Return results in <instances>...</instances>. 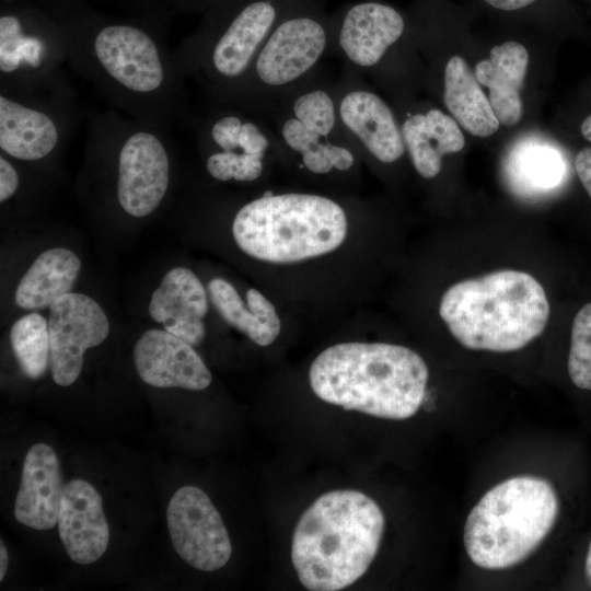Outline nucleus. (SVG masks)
<instances>
[{
    "instance_id": "f8f14e48",
    "label": "nucleus",
    "mask_w": 591,
    "mask_h": 591,
    "mask_svg": "<svg viewBox=\"0 0 591 591\" xmlns=\"http://www.w3.org/2000/svg\"><path fill=\"white\" fill-rule=\"evenodd\" d=\"M109 332L103 309L85 294L69 292L49 306V367L55 383L69 386L78 379L88 348L102 344Z\"/></svg>"
},
{
    "instance_id": "423d86ee",
    "label": "nucleus",
    "mask_w": 591,
    "mask_h": 591,
    "mask_svg": "<svg viewBox=\"0 0 591 591\" xmlns=\"http://www.w3.org/2000/svg\"><path fill=\"white\" fill-rule=\"evenodd\" d=\"M559 510L554 487L536 476H515L489 489L472 508L463 541L470 559L488 570L526 559L554 526Z\"/></svg>"
},
{
    "instance_id": "b1692460",
    "label": "nucleus",
    "mask_w": 591,
    "mask_h": 591,
    "mask_svg": "<svg viewBox=\"0 0 591 591\" xmlns=\"http://www.w3.org/2000/svg\"><path fill=\"white\" fill-rule=\"evenodd\" d=\"M80 267L79 257L69 250L57 247L43 252L20 280L15 303L25 310L50 306L71 291Z\"/></svg>"
},
{
    "instance_id": "f3484780",
    "label": "nucleus",
    "mask_w": 591,
    "mask_h": 591,
    "mask_svg": "<svg viewBox=\"0 0 591 591\" xmlns=\"http://www.w3.org/2000/svg\"><path fill=\"white\" fill-rule=\"evenodd\" d=\"M404 20L392 7L364 2L346 13L337 35L339 53L356 68L376 66L404 32Z\"/></svg>"
},
{
    "instance_id": "a211bd4d",
    "label": "nucleus",
    "mask_w": 591,
    "mask_h": 591,
    "mask_svg": "<svg viewBox=\"0 0 591 591\" xmlns=\"http://www.w3.org/2000/svg\"><path fill=\"white\" fill-rule=\"evenodd\" d=\"M63 488L54 449L46 443L32 445L23 463L15 519L34 530L53 529L58 521Z\"/></svg>"
},
{
    "instance_id": "1a4fd4ad",
    "label": "nucleus",
    "mask_w": 591,
    "mask_h": 591,
    "mask_svg": "<svg viewBox=\"0 0 591 591\" xmlns=\"http://www.w3.org/2000/svg\"><path fill=\"white\" fill-rule=\"evenodd\" d=\"M324 26L308 16L288 19L271 30L250 74L232 103L253 111L267 92H285L301 83L318 65L328 47Z\"/></svg>"
},
{
    "instance_id": "f03ea898",
    "label": "nucleus",
    "mask_w": 591,
    "mask_h": 591,
    "mask_svg": "<svg viewBox=\"0 0 591 591\" xmlns=\"http://www.w3.org/2000/svg\"><path fill=\"white\" fill-rule=\"evenodd\" d=\"M428 368L414 350L385 343H341L312 362L309 380L317 397L385 419H406L419 409Z\"/></svg>"
},
{
    "instance_id": "5701e85b",
    "label": "nucleus",
    "mask_w": 591,
    "mask_h": 591,
    "mask_svg": "<svg viewBox=\"0 0 591 591\" xmlns=\"http://www.w3.org/2000/svg\"><path fill=\"white\" fill-rule=\"evenodd\" d=\"M443 100L447 108L467 132L488 137L499 127V120L480 83L460 56L449 59L444 69Z\"/></svg>"
},
{
    "instance_id": "6ab92c4d",
    "label": "nucleus",
    "mask_w": 591,
    "mask_h": 591,
    "mask_svg": "<svg viewBox=\"0 0 591 591\" xmlns=\"http://www.w3.org/2000/svg\"><path fill=\"white\" fill-rule=\"evenodd\" d=\"M208 311L206 290L188 268L169 270L160 287L152 293L149 313L164 329L198 346L205 337L202 318Z\"/></svg>"
},
{
    "instance_id": "4468645a",
    "label": "nucleus",
    "mask_w": 591,
    "mask_h": 591,
    "mask_svg": "<svg viewBox=\"0 0 591 591\" xmlns=\"http://www.w3.org/2000/svg\"><path fill=\"white\" fill-rule=\"evenodd\" d=\"M134 361L141 380L154 387L200 391L212 375L193 346L166 329H149L137 340Z\"/></svg>"
},
{
    "instance_id": "0eeeda50",
    "label": "nucleus",
    "mask_w": 591,
    "mask_h": 591,
    "mask_svg": "<svg viewBox=\"0 0 591 591\" xmlns=\"http://www.w3.org/2000/svg\"><path fill=\"white\" fill-rule=\"evenodd\" d=\"M172 134L135 120L111 107L88 115L86 142L115 169V199L130 217L154 212L172 177Z\"/></svg>"
},
{
    "instance_id": "7ed1b4c3",
    "label": "nucleus",
    "mask_w": 591,
    "mask_h": 591,
    "mask_svg": "<svg viewBox=\"0 0 591 591\" xmlns=\"http://www.w3.org/2000/svg\"><path fill=\"white\" fill-rule=\"evenodd\" d=\"M379 505L358 490L328 491L301 515L291 559L300 582L312 591H337L361 578L384 532Z\"/></svg>"
},
{
    "instance_id": "2eb2a0df",
    "label": "nucleus",
    "mask_w": 591,
    "mask_h": 591,
    "mask_svg": "<svg viewBox=\"0 0 591 591\" xmlns=\"http://www.w3.org/2000/svg\"><path fill=\"white\" fill-rule=\"evenodd\" d=\"M560 148L541 135L529 134L507 149L501 174L509 192L523 200L540 201L556 193L568 176Z\"/></svg>"
},
{
    "instance_id": "412c9836",
    "label": "nucleus",
    "mask_w": 591,
    "mask_h": 591,
    "mask_svg": "<svg viewBox=\"0 0 591 591\" xmlns=\"http://www.w3.org/2000/svg\"><path fill=\"white\" fill-rule=\"evenodd\" d=\"M401 129L410 161L424 178L437 176L443 155L457 152L465 146L456 120L437 108L408 116Z\"/></svg>"
},
{
    "instance_id": "ddd939ff",
    "label": "nucleus",
    "mask_w": 591,
    "mask_h": 591,
    "mask_svg": "<svg viewBox=\"0 0 591 591\" xmlns=\"http://www.w3.org/2000/svg\"><path fill=\"white\" fill-rule=\"evenodd\" d=\"M334 95L345 138H352L381 163H393L405 153L402 129L378 94L350 85Z\"/></svg>"
},
{
    "instance_id": "cd10ccee",
    "label": "nucleus",
    "mask_w": 591,
    "mask_h": 591,
    "mask_svg": "<svg viewBox=\"0 0 591 591\" xmlns=\"http://www.w3.org/2000/svg\"><path fill=\"white\" fill-rule=\"evenodd\" d=\"M575 169L581 184L591 198V147L583 148L577 153Z\"/></svg>"
},
{
    "instance_id": "f257e3e1",
    "label": "nucleus",
    "mask_w": 591,
    "mask_h": 591,
    "mask_svg": "<svg viewBox=\"0 0 591 591\" xmlns=\"http://www.w3.org/2000/svg\"><path fill=\"white\" fill-rule=\"evenodd\" d=\"M60 28L67 63L113 108L165 130L187 123L186 76L174 51L152 31L126 22Z\"/></svg>"
},
{
    "instance_id": "aec40b11",
    "label": "nucleus",
    "mask_w": 591,
    "mask_h": 591,
    "mask_svg": "<svg viewBox=\"0 0 591 591\" xmlns=\"http://www.w3.org/2000/svg\"><path fill=\"white\" fill-rule=\"evenodd\" d=\"M529 65L526 48L514 40L491 48L489 58L476 63L477 81L489 90V102L502 125L511 127L522 117L521 90Z\"/></svg>"
},
{
    "instance_id": "9b49d317",
    "label": "nucleus",
    "mask_w": 591,
    "mask_h": 591,
    "mask_svg": "<svg viewBox=\"0 0 591 591\" xmlns=\"http://www.w3.org/2000/svg\"><path fill=\"white\" fill-rule=\"evenodd\" d=\"M166 520L175 552L192 567L213 571L223 567L232 553L223 520L207 494L184 486L172 496Z\"/></svg>"
},
{
    "instance_id": "c85d7f7f",
    "label": "nucleus",
    "mask_w": 591,
    "mask_h": 591,
    "mask_svg": "<svg viewBox=\"0 0 591 591\" xmlns=\"http://www.w3.org/2000/svg\"><path fill=\"white\" fill-rule=\"evenodd\" d=\"M485 1L494 8L505 10V11H513V10L524 8L533 3L535 0H485Z\"/></svg>"
},
{
    "instance_id": "a878e982",
    "label": "nucleus",
    "mask_w": 591,
    "mask_h": 591,
    "mask_svg": "<svg viewBox=\"0 0 591 591\" xmlns=\"http://www.w3.org/2000/svg\"><path fill=\"white\" fill-rule=\"evenodd\" d=\"M10 340L22 372L30 379L43 376L50 360L48 321L38 313L24 315L13 324Z\"/></svg>"
},
{
    "instance_id": "2f4dec72",
    "label": "nucleus",
    "mask_w": 591,
    "mask_h": 591,
    "mask_svg": "<svg viewBox=\"0 0 591 591\" xmlns=\"http://www.w3.org/2000/svg\"><path fill=\"white\" fill-rule=\"evenodd\" d=\"M584 572L589 584L591 586V542L586 556Z\"/></svg>"
},
{
    "instance_id": "6e6552de",
    "label": "nucleus",
    "mask_w": 591,
    "mask_h": 591,
    "mask_svg": "<svg viewBox=\"0 0 591 591\" xmlns=\"http://www.w3.org/2000/svg\"><path fill=\"white\" fill-rule=\"evenodd\" d=\"M82 117L68 79L37 92L0 91L1 153L26 164L49 162L73 137Z\"/></svg>"
},
{
    "instance_id": "bb28decb",
    "label": "nucleus",
    "mask_w": 591,
    "mask_h": 591,
    "mask_svg": "<svg viewBox=\"0 0 591 591\" xmlns=\"http://www.w3.org/2000/svg\"><path fill=\"white\" fill-rule=\"evenodd\" d=\"M568 373L576 386L591 390V303L584 304L573 318Z\"/></svg>"
},
{
    "instance_id": "4be33fe9",
    "label": "nucleus",
    "mask_w": 591,
    "mask_h": 591,
    "mask_svg": "<svg viewBox=\"0 0 591 591\" xmlns=\"http://www.w3.org/2000/svg\"><path fill=\"white\" fill-rule=\"evenodd\" d=\"M210 299L231 326L258 346H269L278 337L281 323L274 304L257 289L246 292V305L235 288L224 279L215 278L208 285Z\"/></svg>"
},
{
    "instance_id": "c756f323",
    "label": "nucleus",
    "mask_w": 591,
    "mask_h": 591,
    "mask_svg": "<svg viewBox=\"0 0 591 591\" xmlns=\"http://www.w3.org/2000/svg\"><path fill=\"white\" fill-rule=\"evenodd\" d=\"M8 563H9L8 551H7L5 546H4V543L1 541V544H0V581H2L4 576H5L7 568H8Z\"/></svg>"
},
{
    "instance_id": "39448f33",
    "label": "nucleus",
    "mask_w": 591,
    "mask_h": 591,
    "mask_svg": "<svg viewBox=\"0 0 591 591\" xmlns=\"http://www.w3.org/2000/svg\"><path fill=\"white\" fill-rule=\"evenodd\" d=\"M348 231L344 208L329 197L267 192L243 205L232 233L247 255L273 264H292L333 252Z\"/></svg>"
},
{
    "instance_id": "dca6fc26",
    "label": "nucleus",
    "mask_w": 591,
    "mask_h": 591,
    "mask_svg": "<svg viewBox=\"0 0 591 591\" xmlns=\"http://www.w3.org/2000/svg\"><path fill=\"white\" fill-rule=\"evenodd\" d=\"M58 531L66 553L77 564L100 559L109 541V528L97 490L83 479L65 485Z\"/></svg>"
},
{
    "instance_id": "393cba45",
    "label": "nucleus",
    "mask_w": 591,
    "mask_h": 591,
    "mask_svg": "<svg viewBox=\"0 0 591 591\" xmlns=\"http://www.w3.org/2000/svg\"><path fill=\"white\" fill-rule=\"evenodd\" d=\"M340 128L332 129L303 124L288 113L279 125V137L294 153L301 157L303 166L311 173L323 175L348 171L355 164V154L345 144L332 141Z\"/></svg>"
},
{
    "instance_id": "9d476101",
    "label": "nucleus",
    "mask_w": 591,
    "mask_h": 591,
    "mask_svg": "<svg viewBox=\"0 0 591 591\" xmlns=\"http://www.w3.org/2000/svg\"><path fill=\"white\" fill-rule=\"evenodd\" d=\"M66 44L60 27L33 26L13 12L0 18V91L31 93L67 77Z\"/></svg>"
},
{
    "instance_id": "7c9ffc66",
    "label": "nucleus",
    "mask_w": 591,
    "mask_h": 591,
    "mask_svg": "<svg viewBox=\"0 0 591 591\" xmlns=\"http://www.w3.org/2000/svg\"><path fill=\"white\" fill-rule=\"evenodd\" d=\"M581 132L587 140L591 141V115L582 121Z\"/></svg>"
},
{
    "instance_id": "20e7f679",
    "label": "nucleus",
    "mask_w": 591,
    "mask_h": 591,
    "mask_svg": "<svg viewBox=\"0 0 591 591\" xmlns=\"http://www.w3.org/2000/svg\"><path fill=\"white\" fill-rule=\"evenodd\" d=\"M439 314L465 348L510 352L544 332L549 303L533 276L506 269L451 286L441 298Z\"/></svg>"
}]
</instances>
